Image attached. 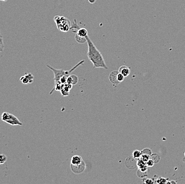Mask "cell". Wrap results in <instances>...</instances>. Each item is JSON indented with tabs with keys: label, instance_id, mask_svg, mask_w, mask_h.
<instances>
[{
	"label": "cell",
	"instance_id": "25",
	"mask_svg": "<svg viewBox=\"0 0 185 184\" xmlns=\"http://www.w3.org/2000/svg\"><path fill=\"white\" fill-rule=\"evenodd\" d=\"M89 1V2H90L91 3H94L95 1H96V0H88Z\"/></svg>",
	"mask_w": 185,
	"mask_h": 184
},
{
	"label": "cell",
	"instance_id": "2",
	"mask_svg": "<svg viewBox=\"0 0 185 184\" xmlns=\"http://www.w3.org/2000/svg\"><path fill=\"white\" fill-rule=\"evenodd\" d=\"M84 62H85V60L81 61L79 62L77 64H76L75 66H74L71 70L68 71L64 70L63 69H56L53 68L50 66H49V65H47V67L49 69H50L53 71L54 74V76L53 80H54L55 83H57L58 81H60V79L62 77H63L64 76H66L68 77L69 76H70V74H71L73 71L76 70L79 66L82 65V64L84 63Z\"/></svg>",
	"mask_w": 185,
	"mask_h": 184
},
{
	"label": "cell",
	"instance_id": "28",
	"mask_svg": "<svg viewBox=\"0 0 185 184\" xmlns=\"http://www.w3.org/2000/svg\"><path fill=\"white\" fill-rule=\"evenodd\" d=\"M184 162H185V159H184Z\"/></svg>",
	"mask_w": 185,
	"mask_h": 184
},
{
	"label": "cell",
	"instance_id": "16",
	"mask_svg": "<svg viewBox=\"0 0 185 184\" xmlns=\"http://www.w3.org/2000/svg\"><path fill=\"white\" fill-rule=\"evenodd\" d=\"M24 76H26L27 78H28L30 84L33 83V81H34V76H33V74H30V73H26V74H25V75Z\"/></svg>",
	"mask_w": 185,
	"mask_h": 184
},
{
	"label": "cell",
	"instance_id": "9",
	"mask_svg": "<svg viewBox=\"0 0 185 184\" xmlns=\"http://www.w3.org/2000/svg\"><path fill=\"white\" fill-rule=\"evenodd\" d=\"M79 81L78 77L74 75H70L68 77L66 83L69 84H71L72 86L75 85L78 83Z\"/></svg>",
	"mask_w": 185,
	"mask_h": 184
},
{
	"label": "cell",
	"instance_id": "26",
	"mask_svg": "<svg viewBox=\"0 0 185 184\" xmlns=\"http://www.w3.org/2000/svg\"><path fill=\"white\" fill-rule=\"evenodd\" d=\"M165 184H172L170 181H167V183H166Z\"/></svg>",
	"mask_w": 185,
	"mask_h": 184
},
{
	"label": "cell",
	"instance_id": "11",
	"mask_svg": "<svg viewBox=\"0 0 185 184\" xmlns=\"http://www.w3.org/2000/svg\"><path fill=\"white\" fill-rule=\"evenodd\" d=\"M83 162L81 156L79 155H74L71 159V166H77Z\"/></svg>",
	"mask_w": 185,
	"mask_h": 184
},
{
	"label": "cell",
	"instance_id": "7",
	"mask_svg": "<svg viewBox=\"0 0 185 184\" xmlns=\"http://www.w3.org/2000/svg\"><path fill=\"white\" fill-rule=\"evenodd\" d=\"M72 170L75 173H80L84 170L85 168V164L83 161L80 164L77 166H71Z\"/></svg>",
	"mask_w": 185,
	"mask_h": 184
},
{
	"label": "cell",
	"instance_id": "20",
	"mask_svg": "<svg viewBox=\"0 0 185 184\" xmlns=\"http://www.w3.org/2000/svg\"><path fill=\"white\" fill-rule=\"evenodd\" d=\"M7 156L4 154H1L0 155V164H3L7 161Z\"/></svg>",
	"mask_w": 185,
	"mask_h": 184
},
{
	"label": "cell",
	"instance_id": "4",
	"mask_svg": "<svg viewBox=\"0 0 185 184\" xmlns=\"http://www.w3.org/2000/svg\"><path fill=\"white\" fill-rule=\"evenodd\" d=\"M1 119L11 126H22V123L14 115L9 112H4L1 115Z\"/></svg>",
	"mask_w": 185,
	"mask_h": 184
},
{
	"label": "cell",
	"instance_id": "10",
	"mask_svg": "<svg viewBox=\"0 0 185 184\" xmlns=\"http://www.w3.org/2000/svg\"><path fill=\"white\" fill-rule=\"evenodd\" d=\"M76 36L82 37V38H86L87 36H88V32H87V29L84 28H79L77 32Z\"/></svg>",
	"mask_w": 185,
	"mask_h": 184
},
{
	"label": "cell",
	"instance_id": "14",
	"mask_svg": "<svg viewBox=\"0 0 185 184\" xmlns=\"http://www.w3.org/2000/svg\"><path fill=\"white\" fill-rule=\"evenodd\" d=\"M137 166L138 167V168H140V169L147 167L146 162L143 161L141 160L140 159L138 160V161H137Z\"/></svg>",
	"mask_w": 185,
	"mask_h": 184
},
{
	"label": "cell",
	"instance_id": "19",
	"mask_svg": "<svg viewBox=\"0 0 185 184\" xmlns=\"http://www.w3.org/2000/svg\"><path fill=\"white\" fill-rule=\"evenodd\" d=\"M20 80L21 81L22 84H30L28 78L25 76L21 77L20 78Z\"/></svg>",
	"mask_w": 185,
	"mask_h": 184
},
{
	"label": "cell",
	"instance_id": "15",
	"mask_svg": "<svg viewBox=\"0 0 185 184\" xmlns=\"http://www.w3.org/2000/svg\"><path fill=\"white\" fill-rule=\"evenodd\" d=\"M168 179H165L164 178L160 177L156 180V183L157 184H165L167 183Z\"/></svg>",
	"mask_w": 185,
	"mask_h": 184
},
{
	"label": "cell",
	"instance_id": "8",
	"mask_svg": "<svg viewBox=\"0 0 185 184\" xmlns=\"http://www.w3.org/2000/svg\"><path fill=\"white\" fill-rule=\"evenodd\" d=\"M118 71L123 75L124 77H128L130 74V68L126 66H122L120 67Z\"/></svg>",
	"mask_w": 185,
	"mask_h": 184
},
{
	"label": "cell",
	"instance_id": "24",
	"mask_svg": "<svg viewBox=\"0 0 185 184\" xmlns=\"http://www.w3.org/2000/svg\"><path fill=\"white\" fill-rule=\"evenodd\" d=\"M140 170L141 171H142V172H146V171L147 170V167H144V168L140 169Z\"/></svg>",
	"mask_w": 185,
	"mask_h": 184
},
{
	"label": "cell",
	"instance_id": "18",
	"mask_svg": "<svg viewBox=\"0 0 185 184\" xmlns=\"http://www.w3.org/2000/svg\"><path fill=\"white\" fill-rule=\"evenodd\" d=\"M149 158H150V156H149V155L147 154H142V156H141L140 157V159L143 160V161L145 162H147L148 161V160H149Z\"/></svg>",
	"mask_w": 185,
	"mask_h": 184
},
{
	"label": "cell",
	"instance_id": "1",
	"mask_svg": "<svg viewBox=\"0 0 185 184\" xmlns=\"http://www.w3.org/2000/svg\"><path fill=\"white\" fill-rule=\"evenodd\" d=\"M86 41L88 44V52L87 57L93 64V68H103L108 69V67L104 59L102 54L95 46L88 36L86 37Z\"/></svg>",
	"mask_w": 185,
	"mask_h": 184
},
{
	"label": "cell",
	"instance_id": "17",
	"mask_svg": "<svg viewBox=\"0 0 185 184\" xmlns=\"http://www.w3.org/2000/svg\"><path fill=\"white\" fill-rule=\"evenodd\" d=\"M4 48V44L3 38L0 32V52L3 51Z\"/></svg>",
	"mask_w": 185,
	"mask_h": 184
},
{
	"label": "cell",
	"instance_id": "23",
	"mask_svg": "<svg viewBox=\"0 0 185 184\" xmlns=\"http://www.w3.org/2000/svg\"><path fill=\"white\" fill-rule=\"evenodd\" d=\"M144 184H154V181L153 179H149L147 178L145 179L144 181Z\"/></svg>",
	"mask_w": 185,
	"mask_h": 184
},
{
	"label": "cell",
	"instance_id": "27",
	"mask_svg": "<svg viewBox=\"0 0 185 184\" xmlns=\"http://www.w3.org/2000/svg\"><path fill=\"white\" fill-rule=\"evenodd\" d=\"M8 1V0H0V1Z\"/></svg>",
	"mask_w": 185,
	"mask_h": 184
},
{
	"label": "cell",
	"instance_id": "21",
	"mask_svg": "<svg viewBox=\"0 0 185 184\" xmlns=\"http://www.w3.org/2000/svg\"><path fill=\"white\" fill-rule=\"evenodd\" d=\"M146 164L147 167H152L154 165V161L153 160L149 159V160H148V161L146 163Z\"/></svg>",
	"mask_w": 185,
	"mask_h": 184
},
{
	"label": "cell",
	"instance_id": "3",
	"mask_svg": "<svg viewBox=\"0 0 185 184\" xmlns=\"http://www.w3.org/2000/svg\"><path fill=\"white\" fill-rule=\"evenodd\" d=\"M58 29L62 32L66 33L71 29V22L64 16H56L54 18Z\"/></svg>",
	"mask_w": 185,
	"mask_h": 184
},
{
	"label": "cell",
	"instance_id": "5",
	"mask_svg": "<svg viewBox=\"0 0 185 184\" xmlns=\"http://www.w3.org/2000/svg\"><path fill=\"white\" fill-rule=\"evenodd\" d=\"M119 71L117 70L112 71L110 72L109 76V79L110 82L113 85H119L120 83L118 80V75H119Z\"/></svg>",
	"mask_w": 185,
	"mask_h": 184
},
{
	"label": "cell",
	"instance_id": "22",
	"mask_svg": "<svg viewBox=\"0 0 185 184\" xmlns=\"http://www.w3.org/2000/svg\"><path fill=\"white\" fill-rule=\"evenodd\" d=\"M67 78H68V76H64L60 78L59 81H60L62 84H64L66 83V81H67Z\"/></svg>",
	"mask_w": 185,
	"mask_h": 184
},
{
	"label": "cell",
	"instance_id": "13",
	"mask_svg": "<svg viewBox=\"0 0 185 184\" xmlns=\"http://www.w3.org/2000/svg\"><path fill=\"white\" fill-rule=\"evenodd\" d=\"M142 155V152L138 150H135L132 153L133 158L134 159H140Z\"/></svg>",
	"mask_w": 185,
	"mask_h": 184
},
{
	"label": "cell",
	"instance_id": "6",
	"mask_svg": "<svg viewBox=\"0 0 185 184\" xmlns=\"http://www.w3.org/2000/svg\"><path fill=\"white\" fill-rule=\"evenodd\" d=\"M73 86L71 84H69L68 83H66L63 85L61 90V95L63 96H66L69 95V92L70 90L72 89V87Z\"/></svg>",
	"mask_w": 185,
	"mask_h": 184
},
{
	"label": "cell",
	"instance_id": "12",
	"mask_svg": "<svg viewBox=\"0 0 185 184\" xmlns=\"http://www.w3.org/2000/svg\"><path fill=\"white\" fill-rule=\"evenodd\" d=\"M63 84H62L61 83L60 81H58L57 83H55V86L54 88V89H53L52 90L51 93H50V94H51L52 93V92L53 91H59L60 92L61 91V90L62 89V86H63Z\"/></svg>",
	"mask_w": 185,
	"mask_h": 184
}]
</instances>
